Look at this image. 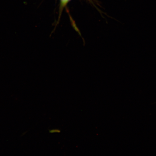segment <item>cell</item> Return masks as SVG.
Segmentation results:
<instances>
[{"instance_id": "obj_1", "label": "cell", "mask_w": 156, "mask_h": 156, "mask_svg": "<svg viewBox=\"0 0 156 156\" xmlns=\"http://www.w3.org/2000/svg\"><path fill=\"white\" fill-rule=\"evenodd\" d=\"M70 1V0H66V1H67V3H68V2H69Z\"/></svg>"}]
</instances>
